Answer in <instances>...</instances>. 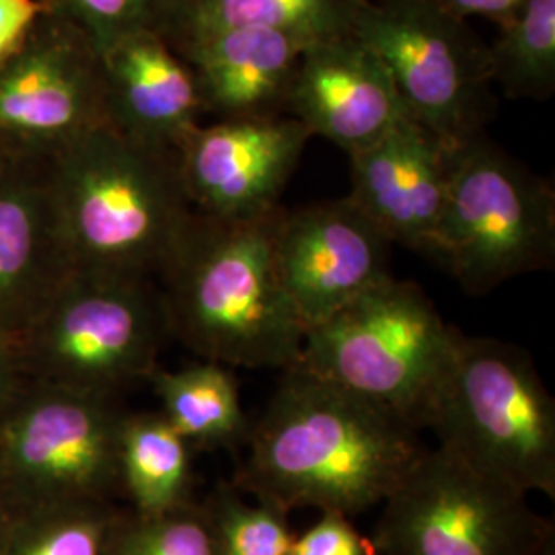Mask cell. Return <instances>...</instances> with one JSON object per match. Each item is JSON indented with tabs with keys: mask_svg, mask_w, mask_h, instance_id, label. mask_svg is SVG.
<instances>
[{
	"mask_svg": "<svg viewBox=\"0 0 555 555\" xmlns=\"http://www.w3.org/2000/svg\"><path fill=\"white\" fill-rule=\"evenodd\" d=\"M396 85L410 118L451 146L492 114L490 54L467 21L437 0H364L350 29Z\"/></svg>",
	"mask_w": 555,
	"mask_h": 555,
	"instance_id": "30bf717a",
	"label": "cell"
},
{
	"mask_svg": "<svg viewBox=\"0 0 555 555\" xmlns=\"http://www.w3.org/2000/svg\"><path fill=\"white\" fill-rule=\"evenodd\" d=\"M46 15L80 29L105 52L128 34L153 27L155 0H40Z\"/></svg>",
	"mask_w": 555,
	"mask_h": 555,
	"instance_id": "484cf974",
	"label": "cell"
},
{
	"mask_svg": "<svg viewBox=\"0 0 555 555\" xmlns=\"http://www.w3.org/2000/svg\"><path fill=\"white\" fill-rule=\"evenodd\" d=\"M364 0H155L153 29L171 46L261 27L318 41L348 34Z\"/></svg>",
	"mask_w": 555,
	"mask_h": 555,
	"instance_id": "d6986e66",
	"label": "cell"
},
{
	"mask_svg": "<svg viewBox=\"0 0 555 555\" xmlns=\"http://www.w3.org/2000/svg\"><path fill=\"white\" fill-rule=\"evenodd\" d=\"M541 555H555V535L545 543V547H543Z\"/></svg>",
	"mask_w": 555,
	"mask_h": 555,
	"instance_id": "1f68e13d",
	"label": "cell"
},
{
	"mask_svg": "<svg viewBox=\"0 0 555 555\" xmlns=\"http://www.w3.org/2000/svg\"><path fill=\"white\" fill-rule=\"evenodd\" d=\"M433 258L469 295L555 261V192L494 142L476 134L453 151Z\"/></svg>",
	"mask_w": 555,
	"mask_h": 555,
	"instance_id": "52a82bcc",
	"label": "cell"
},
{
	"mask_svg": "<svg viewBox=\"0 0 555 555\" xmlns=\"http://www.w3.org/2000/svg\"><path fill=\"white\" fill-rule=\"evenodd\" d=\"M391 245L350 196L284 210L278 272L305 332L391 276Z\"/></svg>",
	"mask_w": 555,
	"mask_h": 555,
	"instance_id": "4fadbf2b",
	"label": "cell"
},
{
	"mask_svg": "<svg viewBox=\"0 0 555 555\" xmlns=\"http://www.w3.org/2000/svg\"><path fill=\"white\" fill-rule=\"evenodd\" d=\"M107 124L151 146L178 151L204 112L198 82L173 46L144 27L101 52Z\"/></svg>",
	"mask_w": 555,
	"mask_h": 555,
	"instance_id": "2e32d148",
	"label": "cell"
},
{
	"mask_svg": "<svg viewBox=\"0 0 555 555\" xmlns=\"http://www.w3.org/2000/svg\"><path fill=\"white\" fill-rule=\"evenodd\" d=\"M70 272L43 160H20L0 179V332L15 341Z\"/></svg>",
	"mask_w": 555,
	"mask_h": 555,
	"instance_id": "e0dca14e",
	"label": "cell"
},
{
	"mask_svg": "<svg viewBox=\"0 0 555 555\" xmlns=\"http://www.w3.org/2000/svg\"><path fill=\"white\" fill-rule=\"evenodd\" d=\"M124 416L114 397L23 378L0 412V502L9 515L107 502L121 488Z\"/></svg>",
	"mask_w": 555,
	"mask_h": 555,
	"instance_id": "ba28073f",
	"label": "cell"
},
{
	"mask_svg": "<svg viewBox=\"0 0 555 555\" xmlns=\"http://www.w3.org/2000/svg\"><path fill=\"white\" fill-rule=\"evenodd\" d=\"M169 334L151 278L73 270L13 346L21 377L116 399L149 380Z\"/></svg>",
	"mask_w": 555,
	"mask_h": 555,
	"instance_id": "5b68a950",
	"label": "cell"
},
{
	"mask_svg": "<svg viewBox=\"0 0 555 555\" xmlns=\"http://www.w3.org/2000/svg\"><path fill=\"white\" fill-rule=\"evenodd\" d=\"M43 167L73 270L159 276L194 215L176 151L103 124Z\"/></svg>",
	"mask_w": 555,
	"mask_h": 555,
	"instance_id": "3957f363",
	"label": "cell"
},
{
	"mask_svg": "<svg viewBox=\"0 0 555 555\" xmlns=\"http://www.w3.org/2000/svg\"><path fill=\"white\" fill-rule=\"evenodd\" d=\"M119 481L140 516L165 515L192 504V444L160 412L126 414L119 435Z\"/></svg>",
	"mask_w": 555,
	"mask_h": 555,
	"instance_id": "44dd1931",
	"label": "cell"
},
{
	"mask_svg": "<svg viewBox=\"0 0 555 555\" xmlns=\"http://www.w3.org/2000/svg\"><path fill=\"white\" fill-rule=\"evenodd\" d=\"M417 435L389 408L291 366L249 428L235 486L284 513L360 515L383 504L422 455Z\"/></svg>",
	"mask_w": 555,
	"mask_h": 555,
	"instance_id": "6da1fadb",
	"label": "cell"
},
{
	"mask_svg": "<svg viewBox=\"0 0 555 555\" xmlns=\"http://www.w3.org/2000/svg\"><path fill=\"white\" fill-rule=\"evenodd\" d=\"M309 139V130L288 114L198 124L176 151L192 208L217 219L276 210Z\"/></svg>",
	"mask_w": 555,
	"mask_h": 555,
	"instance_id": "7c38bea8",
	"label": "cell"
},
{
	"mask_svg": "<svg viewBox=\"0 0 555 555\" xmlns=\"http://www.w3.org/2000/svg\"><path fill=\"white\" fill-rule=\"evenodd\" d=\"M554 535L527 494L437 444L385 498L371 543L378 555H541Z\"/></svg>",
	"mask_w": 555,
	"mask_h": 555,
	"instance_id": "9c48e42d",
	"label": "cell"
},
{
	"mask_svg": "<svg viewBox=\"0 0 555 555\" xmlns=\"http://www.w3.org/2000/svg\"><path fill=\"white\" fill-rule=\"evenodd\" d=\"M107 124L100 50L80 29L46 15L0 64V144L46 160Z\"/></svg>",
	"mask_w": 555,
	"mask_h": 555,
	"instance_id": "8fae6325",
	"label": "cell"
},
{
	"mask_svg": "<svg viewBox=\"0 0 555 555\" xmlns=\"http://www.w3.org/2000/svg\"><path fill=\"white\" fill-rule=\"evenodd\" d=\"M373 543L360 535L350 516L321 511L318 522L293 537L288 555H375Z\"/></svg>",
	"mask_w": 555,
	"mask_h": 555,
	"instance_id": "4316f807",
	"label": "cell"
},
{
	"mask_svg": "<svg viewBox=\"0 0 555 555\" xmlns=\"http://www.w3.org/2000/svg\"><path fill=\"white\" fill-rule=\"evenodd\" d=\"M149 380L159 396L160 414L192 447L219 449L247 440L251 424L229 366L202 360L178 371L155 369Z\"/></svg>",
	"mask_w": 555,
	"mask_h": 555,
	"instance_id": "ffe728a7",
	"label": "cell"
},
{
	"mask_svg": "<svg viewBox=\"0 0 555 555\" xmlns=\"http://www.w3.org/2000/svg\"><path fill=\"white\" fill-rule=\"evenodd\" d=\"M424 428L479 474L555 496L554 397L515 344L461 334Z\"/></svg>",
	"mask_w": 555,
	"mask_h": 555,
	"instance_id": "277c9868",
	"label": "cell"
},
{
	"mask_svg": "<svg viewBox=\"0 0 555 555\" xmlns=\"http://www.w3.org/2000/svg\"><path fill=\"white\" fill-rule=\"evenodd\" d=\"M437 2L442 9H447L449 13H453L461 20L488 17L502 23L508 20L525 0H437Z\"/></svg>",
	"mask_w": 555,
	"mask_h": 555,
	"instance_id": "f1b7e54d",
	"label": "cell"
},
{
	"mask_svg": "<svg viewBox=\"0 0 555 555\" xmlns=\"http://www.w3.org/2000/svg\"><path fill=\"white\" fill-rule=\"evenodd\" d=\"M124 515L109 502H82L11 516L0 555H112Z\"/></svg>",
	"mask_w": 555,
	"mask_h": 555,
	"instance_id": "603a6c76",
	"label": "cell"
},
{
	"mask_svg": "<svg viewBox=\"0 0 555 555\" xmlns=\"http://www.w3.org/2000/svg\"><path fill=\"white\" fill-rule=\"evenodd\" d=\"M41 17L40 0H0V64L20 52Z\"/></svg>",
	"mask_w": 555,
	"mask_h": 555,
	"instance_id": "83f0119b",
	"label": "cell"
},
{
	"mask_svg": "<svg viewBox=\"0 0 555 555\" xmlns=\"http://www.w3.org/2000/svg\"><path fill=\"white\" fill-rule=\"evenodd\" d=\"M112 555H222L204 506L157 516H124Z\"/></svg>",
	"mask_w": 555,
	"mask_h": 555,
	"instance_id": "d4e9b609",
	"label": "cell"
},
{
	"mask_svg": "<svg viewBox=\"0 0 555 555\" xmlns=\"http://www.w3.org/2000/svg\"><path fill=\"white\" fill-rule=\"evenodd\" d=\"M284 206L251 219L188 220L159 272L169 332L204 360L224 366H297L305 325L276 261Z\"/></svg>",
	"mask_w": 555,
	"mask_h": 555,
	"instance_id": "7a4b0ae2",
	"label": "cell"
},
{
	"mask_svg": "<svg viewBox=\"0 0 555 555\" xmlns=\"http://www.w3.org/2000/svg\"><path fill=\"white\" fill-rule=\"evenodd\" d=\"M23 383L13 339L0 332V412Z\"/></svg>",
	"mask_w": 555,
	"mask_h": 555,
	"instance_id": "f546056e",
	"label": "cell"
},
{
	"mask_svg": "<svg viewBox=\"0 0 555 555\" xmlns=\"http://www.w3.org/2000/svg\"><path fill=\"white\" fill-rule=\"evenodd\" d=\"M20 163V159H15L2 144H0V179L7 178L9 171Z\"/></svg>",
	"mask_w": 555,
	"mask_h": 555,
	"instance_id": "4dcf8cb0",
	"label": "cell"
},
{
	"mask_svg": "<svg viewBox=\"0 0 555 555\" xmlns=\"http://www.w3.org/2000/svg\"><path fill=\"white\" fill-rule=\"evenodd\" d=\"M453 151L414 119L403 118L377 142L350 155L348 196L391 243L433 256Z\"/></svg>",
	"mask_w": 555,
	"mask_h": 555,
	"instance_id": "9a60e30c",
	"label": "cell"
},
{
	"mask_svg": "<svg viewBox=\"0 0 555 555\" xmlns=\"http://www.w3.org/2000/svg\"><path fill=\"white\" fill-rule=\"evenodd\" d=\"M459 336L422 286L389 276L309 327L297 366L422 430Z\"/></svg>",
	"mask_w": 555,
	"mask_h": 555,
	"instance_id": "8992f818",
	"label": "cell"
},
{
	"mask_svg": "<svg viewBox=\"0 0 555 555\" xmlns=\"http://www.w3.org/2000/svg\"><path fill=\"white\" fill-rule=\"evenodd\" d=\"M307 46L309 41L293 34L243 27L183 41L173 50L196 77L204 112L237 119L284 114L286 93Z\"/></svg>",
	"mask_w": 555,
	"mask_h": 555,
	"instance_id": "ac0fdd59",
	"label": "cell"
},
{
	"mask_svg": "<svg viewBox=\"0 0 555 555\" xmlns=\"http://www.w3.org/2000/svg\"><path fill=\"white\" fill-rule=\"evenodd\" d=\"M204 511L210 518L222 555H288L293 531L288 513L268 502H249L237 486H220Z\"/></svg>",
	"mask_w": 555,
	"mask_h": 555,
	"instance_id": "cb8c5ba5",
	"label": "cell"
},
{
	"mask_svg": "<svg viewBox=\"0 0 555 555\" xmlns=\"http://www.w3.org/2000/svg\"><path fill=\"white\" fill-rule=\"evenodd\" d=\"M284 112L348 155L410 118L385 64L350 31L302 50Z\"/></svg>",
	"mask_w": 555,
	"mask_h": 555,
	"instance_id": "5bb4252c",
	"label": "cell"
},
{
	"mask_svg": "<svg viewBox=\"0 0 555 555\" xmlns=\"http://www.w3.org/2000/svg\"><path fill=\"white\" fill-rule=\"evenodd\" d=\"M490 77L508 100L543 101L555 91V0H525L488 46Z\"/></svg>",
	"mask_w": 555,
	"mask_h": 555,
	"instance_id": "7402d4cb",
	"label": "cell"
}]
</instances>
